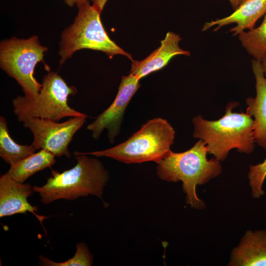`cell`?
Masks as SVG:
<instances>
[{"instance_id": "cell-14", "label": "cell", "mask_w": 266, "mask_h": 266, "mask_svg": "<svg viewBox=\"0 0 266 266\" xmlns=\"http://www.w3.org/2000/svg\"><path fill=\"white\" fill-rule=\"evenodd\" d=\"M228 265L266 266V231H247L233 249Z\"/></svg>"}, {"instance_id": "cell-12", "label": "cell", "mask_w": 266, "mask_h": 266, "mask_svg": "<svg viewBox=\"0 0 266 266\" xmlns=\"http://www.w3.org/2000/svg\"><path fill=\"white\" fill-rule=\"evenodd\" d=\"M252 70L255 79L256 96L246 100V113L254 117L255 143L266 150V77L261 62L252 61Z\"/></svg>"}, {"instance_id": "cell-21", "label": "cell", "mask_w": 266, "mask_h": 266, "mask_svg": "<svg viewBox=\"0 0 266 266\" xmlns=\"http://www.w3.org/2000/svg\"><path fill=\"white\" fill-rule=\"evenodd\" d=\"M65 2L70 6L76 5L79 6L89 1V0H64Z\"/></svg>"}, {"instance_id": "cell-3", "label": "cell", "mask_w": 266, "mask_h": 266, "mask_svg": "<svg viewBox=\"0 0 266 266\" xmlns=\"http://www.w3.org/2000/svg\"><path fill=\"white\" fill-rule=\"evenodd\" d=\"M207 153L205 143L199 139L186 151L177 153L170 150L166 157L157 163L156 173L160 179L167 182H182L187 202L192 208H205L204 202L197 196V186L206 183L222 172L220 162L215 158L208 160Z\"/></svg>"}, {"instance_id": "cell-6", "label": "cell", "mask_w": 266, "mask_h": 266, "mask_svg": "<svg viewBox=\"0 0 266 266\" xmlns=\"http://www.w3.org/2000/svg\"><path fill=\"white\" fill-rule=\"evenodd\" d=\"M39 94L30 99L18 96L12 100L13 112L20 122L33 118L59 122L65 117L85 115L70 107L68 97L74 95L76 89L67 85L57 73L50 71L44 76Z\"/></svg>"}, {"instance_id": "cell-5", "label": "cell", "mask_w": 266, "mask_h": 266, "mask_svg": "<svg viewBox=\"0 0 266 266\" xmlns=\"http://www.w3.org/2000/svg\"><path fill=\"white\" fill-rule=\"evenodd\" d=\"M78 7V12L73 23L62 34L59 52L61 65L75 51L82 49L102 51L110 58L121 55L133 60L131 54L110 38L100 20V13L93 5L88 1Z\"/></svg>"}, {"instance_id": "cell-2", "label": "cell", "mask_w": 266, "mask_h": 266, "mask_svg": "<svg viewBox=\"0 0 266 266\" xmlns=\"http://www.w3.org/2000/svg\"><path fill=\"white\" fill-rule=\"evenodd\" d=\"M74 155L77 160L74 167L62 172L52 170L44 185L33 187L42 203L60 199L75 200L89 195L102 199L103 188L109 179L108 171L96 158L78 151Z\"/></svg>"}, {"instance_id": "cell-15", "label": "cell", "mask_w": 266, "mask_h": 266, "mask_svg": "<svg viewBox=\"0 0 266 266\" xmlns=\"http://www.w3.org/2000/svg\"><path fill=\"white\" fill-rule=\"evenodd\" d=\"M55 156L45 149H40L37 153L10 166L6 172L15 181L24 183L36 172L50 167L56 163Z\"/></svg>"}, {"instance_id": "cell-20", "label": "cell", "mask_w": 266, "mask_h": 266, "mask_svg": "<svg viewBox=\"0 0 266 266\" xmlns=\"http://www.w3.org/2000/svg\"><path fill=\"white\" fill-rule=\"evenodd\" d=\"M108 0H94L93 6L100 13Z\"/></svg>"}, {"instance_id": "cell-4", "label": "cell", "mask_w": 266, "mask_h": 266, "mask_svg": "<svg viewBox=\"0 0 266 266\" xmlns=\"http://www.w3.org/2000/svg\"><path fill=\"white\" fill-rule=\"evenodd\" d=\"M175 134L174 129L166 120L154 118L123 142L108 149L82 153L110 158L125 164L158 163L171 150Z\"/></svg>"}, {"instance_id": "cell-8", "label": "cell", "mask_w": 266, "mask_h": 266, "mask_svg": "<svg viewBox=\"0 0 266 266\" xmlns=\"http://www.w3.org/2000/svg\"><path fill=\"white\" fill-rule=\"evenodd\" d=\"M87 116L70 117L66 121H57L39 118H30L23 123L33 135L32 144L36 150H47L56 157H71L69 144L74 134L84 125Z\"/></svg>"}, {"instance_id": "cell-11", "label": "cell", "mask_w": 266, "mask_h": 266, "mask_svg": "<svg viewBox=\"0 0 266 266\" xmlns=\"http://www.w3.org/2000/svg\"><path fill=\"white\" fill-rule=\"evenodd\" d=\"M181 39L178 34L168 32L161 41L160 46L148 57L141 61L132 60L130 73L140 80L147 75L164 67L176 55L190 56L189 51L179 47V43Z\"/></svg>"}, {"instance_id": "cell-13", "label": "cell", "mask_w": 266, "mask_h": 266, "mask_svg": "<svg viewBox=\"0 0 266 266\" xmlns=\"http://www.w3.org/2000/svg\"><path fill=\"white\" fill-rule=\"evenodd\" d=\"M266 13V0H244L230 15L227 17L206 22L202 29L205 31L213 26L217 31L223 26L235 23L229 32L235 36L248 29H253L259 18Z\"/></svg>"}, {"instance_id": "cell-9", "label": "cell", "mask_w": 266, "mask_h": 266, "mask_svg": "<svg viewBox=\"0 0 266 266\" xmlns=\"http://www.w3.org/2000/svg\"><path fill=\"white\" fill-rule=\"evenodd\" d=\"M139 79L131 73L123 76L116 96L110 106L100 114L87 129L92 136L98 139L105 129L111 143L118 136L126 108L135 92L140 87Z\"/></svg>"}, {"instance_id": "cell-10", "label": "cell", "mask_w": 266, "mask_h": 266, "mask_svg": "<svg viewBox=\"0 0 266 266\" xmlns=\"http://www.w3.org/2000/svg\"><path fill=\"white\" fill-rule=\"evenodd\" d=\"M33 191L30 184L18 182L6 172L2 174L0 177V217L30 212L43 227L42 222L48 217L38 214L37 206L32 205L28 200Z\"/></svg>"}, {"instance_id": "cell-7", "label": "cell", "mask_w": 266, "mask_h": 266, "mask_svg": "<svg viewBox=\"0 0 266 266\" xmlns=\"http://www.w3.org/2000/svg\"><path fill=\"white\" fill-rule=\"evenodd\" d=\"M47 50L34 35L27 39L13 37L0 42V67L17 81L27 98H35L42 88L34 77V70Z\"/></svg>"}, {"instance_id": "cell-1", "label": "cell", "mask_w": 266, "mask_h": 266, "mask_svg": "<svg viewBox=\"0 0 266 266\" xmlns=\"http://www.w3.org/2000/svg\"><path fill=\"white\" fill-rule=\"evenodd\" d=\"M238 104L237 102H230L225 115L218 120H207L201 115L192 120L193 137L202 140L208 153L220 162L224 161L233 149L245 154L254 149V120L246 113L233 112Z\"/></svg>"}, {"instance_id": "cell-22", "label": "cell", "mask_w": 266, "mask_h": 266, "mask_svg": "<svg viewBox=\"0 0 266 266\" xmlns=\"http://www.w3.org/2000/svg\"><path fill=\"white\" fill-rule=\"evenodd\" d=\"M244 0H229L233 9H236Z\"/></svg>"}, {"instance_id": "cell-19", "label": "cell", "mask_w": 266, "mask_h": 266, "mask_svg": "<svg viewBox=\"0 0 266 266\" xmlns=\"http://www.w3.org/2000/svg\"><path fill=\"white\" fill-rule=\"evenodd\" d=\"M266 178V159L261 163L249 166L248 178L253 198L258 199L265 194L262 187Z\"/></svg>"}, {"instance_id": "cell-18", "label": "cell", "mask_w": 266, "mask_h": 266, "mask_svg": "<svg viewBox=\"0 0 266 266\" xmlns=\"http://www.w3.org/2000/svg\"><path fill=\"white\" fill-rule=\"evenodd\" d=\"M39 258L40 265L45 266H90L93 263V256L86 244L83 242L76 244L73 257L65 262H54L42 255H39Z\"/></svg>"}, {"instance_id": "cell-17", "label": "cell", "mask_w": 266, "mask_h": 266, "mask_svg": "<svg viewBox=\"0 0 266 266\" xmlns=\"http://www.w3.org/2000/svg\"><path fill=\"white\" fill-rule=\"evenodd\" d=\"M242 46L254 59L262 62L266 59V13L261 24L238 35Z\"/></svg>"}, {"instance_id": "cell-23", "label": "cell", "mask_w": 266, "mask_h": 266, "mask_svg": "<svg viewBox=\"0 0 266 266\" xmlns=\"http://www.w3.org/2000/svg\"><path fill=\"white\" fill-rule=\"evenodd\" d=\"M261 64L264 75L266 77V59L261 62Z\"/></svg>"}, {"instance_id": "cell-16", "label": "cell", "mask_w": 266, "mask_h": 266, "mask_svg": "<svg viewBox=\"0 0 266 266\" xmlns=\"http://www.w3.org/2000/svg\"><path fill=\"white\" fill-rule=\"evenodd\" d=\"M7 122L0 117V157L7 164L13 166L34 154L36 149L31 145L17 143L10 136Z\"/></svg>"}]
</instances>
